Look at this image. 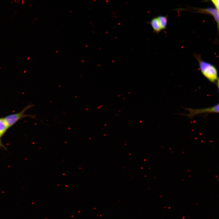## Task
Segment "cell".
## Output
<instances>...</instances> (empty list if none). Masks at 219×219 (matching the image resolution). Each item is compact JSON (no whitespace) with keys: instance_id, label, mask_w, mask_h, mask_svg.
I'll return each instance as SVG.
<instances>
[{"instance_id":"6","label":"cell","mask_w":219,"mask_h":219,"mask_svg":"<svg viewBox=\"0 0 219 219\" xmlns=\"http://www.w3.org/2000/svg\"><path fill=\"white\" fill-rule=\"evenodd\" d=\"M157 18L162 30L166 29L167 23V17L160 16H158Z\"/></svg>"},{"instance_id":"7","label":"cell","mask_w":219,"mask_h":219,"mask_svg":"<svg viewBox=\"0 0 219 219\" xmlns=\"http://www.w3.org/2000/svg\"><path fill=\"white\" fill-rule=\"evenodd\" d=\"M8 129L3 118L0 119V137H2Z\"/></svg>"},{"instance_id":"3","label":"cell","mask_w":219,"mask_h":219,"mask_svg":"<svg viewBox=\"0 0 219 219\" xmlns=\"http://www.w3.org/2000/svg\"><path fill=\"white\" fill-rule=\"evenodd\" d=\"M189 111V113L186 115L189 118H193L196 115L204 113H214L219 112V104L210 107L200 109H193L190 108H185Z\"/></svg>"},{"instance_id":"9","label":"cell","mask_w":219,"mask_h":219,"mask_svg":"<svg viewBox=\"0 0 219 219\" xmlns=\"http://www.w3.org/2000/svg\"><path fill=\"white\" fill-rule=\"evenodd\" d=\"M1 137H0V147L1 148H2L4 149H5L6 150H7V148H6V147L3 144H2L1 140Z\"/></svg>"},{"instance_id":"1","label":"cell","mask_w":219,"mask_h":219,"mask_svg":"<svg viewBox=\"0 0 219 219\" xmlns=\"http://www.w3.org/2000/svg\"><path fill=\"white\" fill-rule=\"evenodd\" d=\"M199 64L200 70L202 74L210 82L218 85L217 70L212 64L202 60L199 54H194Z\"/></svg>"},{"instance_id":"2","label":"cell","mask_w":219,"mask_h":219,"mask_svg":"<svg viewBox=\"0 0 219 219\" xmlns=\"http://www.w3.org/2000/svg\"><path fill=\"white\" fill-rule=\"evenodd\" d=\"M34 106L33 105H29L25 107L21 111L17 113L9 115L3 119L8 128H9L19 120L25 117H30L34 118L35 117L31 115H26L25 112L28 109Z\"/></svg>"},{"instance_id":"4","label":"cell","mask_w":219,"mask_h":219,"mask_svg":"<svg viewBox=\"0 0 219 219\" xmlns=\"http://www.w3.org/2000/svg\"><path fill=\"white\" fill-rule=\"evenodd\" d=\"M198 12L207 14L212 15L216 21L217 28V32L219 30V10L216 8H208L204 9H200Z\"/></svg>"},{"instance_id":"5","label":"cell","mask_w":219,"mask_h":219,"mask_svg":"<svg viewBox=\"0 0 219 219\" xmlns=\"http://www.w3.org/2000/svg\"><path fill=\"white\" fill-rule=\"evenodd\" d=\"M150 23L154 32L158 33L162 29L157 17H155L152 19L150 22Z\"/></svg>"},{"instance_id":"8","label":"cell","mask_w":219,"mask_h":219,"mask_svg":"<svg viewBox=\"0 0 219 219\" xmlns=\"http://www.w3.org/2000/svg\"><path fill=\"white\" fill-rule=\"evenodd\" d=\"M214 5L215 8L219 10V0H210Z\"/></svg>"},{"instance_id":"10","label":"cell","mask_w":219,"mask_h":219,"mask_svg":"<svg viewBox=\"0 0 219 219\" xmlns=\"http://www.w3.org/2000/svg\"></svg>"}]
</instances>
